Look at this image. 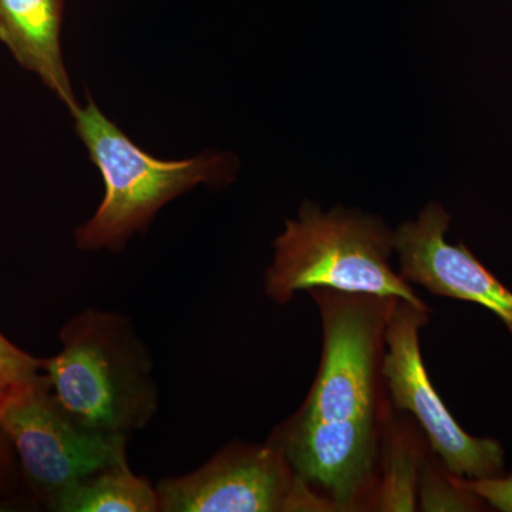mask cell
<instances>
[{"label":"cell","mask_w":512,"mask_h":512,"mask_svg":"<svg viewBox=\"0 0 512 512\" xmlns=\"http://www.w3.org/2000/svg\"><path fill=\"white\" fill-rule=\"evenodd\" d=\"M323 345L298 412L272 431L295 476L328 511L375 507L392 403L382 372L384 332L399 298L318 288Z\"/></svg>","instance_id":"obj_1"},{"label":"cell","mask_w":512,"mask_h":512,"mask_svg":"<svg viewBox=\"0 0 512 512\" xmlns=\"http://www.w3.org/2000/svg\"><path fill=\"white\" fill-rule=\"evenodd\" d=\"M62 349L42 360L50 392L83 429L130 436L157 410L151 359L119 313L89 311L66 323Z\"/></svg>","instance_id":"obj_2"},{"label":"cell","mask_w":512,"mask_h":512,"mask_svg":"<svg viewBox=\"0 0 512 512\" xmlns=\"http://www.w3.org/2000/svg\"><path fill=\"white\" fill-rule=\"evenodd\" d=\"M393 254L394 231L380 218L345 207L323 211L306 201L275 239L265 292L278 305H288L296 293L326 288L427 306L394 271Z\"/></svg>","instance_id":"obj_3"},{"label":"cell","mask_w":512,"mask_h":512,"mask_svg":"<svg viewBox=\"0 0 512 512\" xmlns=\"http://www.w3.org/2000/svg\"><path fill=\"white\" fill-rule=\"evenodd\" d=\"M72 117L106 188L93 217L77 229L80 249H119L167 202L200 184L227 183L232 174L227 154L214 151L178 161L151 156L107 119L90 96Z\"/></svg>","instance_id":"obj_4"},{"label":"cell","mask_w":512,"mask_h":512,"mask_svg":"<svg viewBox=\"0 0 512 512\" xmlns=\"http://www.w3.org/2000/svg\"><path fill=\"white\" fill-rule=\"evenodd\" d=\"M0 427L30 490L49 508L80 478L126 463L128 437L83 429L56 402L46 376L9 390Z\"/></svg>","instance_id":"obj_5"},{"label":"cell","mask_w":512,"mask_h":512,"mask_svg":"<svg viewBox=\"0 0 512 512\" xmlns=\"http://www.w3.org/2000/svg\"><path fill=\"white\" fill-rule=\"evenodd\" d=\"M429 306L396 299L384 332L382 372L393 409L413 414L431 451L453 476L484 478L504 471V448L497 440L463 430L427 375L420 330L429 323Z\"/></svg>","instance_id":"obj_6"},{"label":"cell","mask_w":512,"mask_h":512,"mask_svg":"<svg viewBox=\"0 0 512 512\" xmlns=\"http://www.w3.org/2000/svg\"><path fill=\"white\" fill-rule=\"evenodd\" d=\"M158 511H328L271 443L232 444L194 473L156 488Z\"/></svg>","instance_id":"obj_7"},{"label":"cell","mask_w":512,"mask_h":512,"mask_svg":"<svg viewBox=\"0 0 512 512\" xmlns=\"http://www.w3.org/2000/svg\"><path fill=\"white\" fill-rule=\"evenodd\" d=\"M450 215L439 202H430L416 220L394 231V252L400 275L436 296L477 303L494 313L512 336V291L464 244H448Z\"/></svg>","instance_id":"obj_8"},{"label":"cell","mask_w":512,"mask_h":512,"mask_svg":"<svg viewBox=\"0 0 512 512\" xmlns=\"http://www.w3.org/2000/svg\"><path fill=\"white\" fill-rule=\"evenodd\" d=\"M64 0H0V42L35 73L70 114L79 110L64 67L60 29Z\"/></svg>","instance_id":"obj_9"},{"label":"cell","mask_w":512,"mask_h":512,"mask_svg":"<svg viewBox=\"0 0 512 512\" xmlns=\"http://www.w3.org/2000/svg\"><path fill=\"white\" fill-rule=\"evenodd\" d=\"M50 510L60 512L158 511L156 488L131 473L126 463L80 478L56 498Z\"/></svg>","instance_id":"obj_10"},{"label":"cell","mask_w":512,"mask_h":512,"mask_svg":"<svg viewBox=\"0 0 512 512\" xmlns=\"http://www.w3.org/2000/svg\"><path fill=\"white\" fill-rule=\"evenodd\" d=\"M420 505L423 511H484L487 504L476 495L460 490L444 468L439 471L430 463L420 468Z\"/></svg>","instance_id":"obj_11"},{"label":"cell","mask_w":512,"mask_h":512,"mask_svg":"<svg viewBox=\"0 0 512 512\" xmlns=\"http://www.w3.org/2000/svg\"><path fill=\"white\" fill-rule=\"evenodd\" d=\"M40 370L42 360L23 352L0 333V382L9 387L25 386L42 376Z\"/></svg>","instance_id":"obj_12"},{"label":"cell","mask_w":512,"mask_h":512,"mask_svg":"<svg viewBox=\"0 0 512 512\" xmlns=\"http://www.w3.org/2000/svg\"><path fill=\"white\" fill-rule=\"evenodd\" d=\"M451 483L476 495L483 500L487 507L497 511L512 512V473L508 476L484 477V478H463L450 474Z\"/></svg>","instance_id":"obj_13"},{"label":"cell","mask_w":512,"mask_h":512,"mask_svg":"<svg viewBox=\"0 0 512 512\" xmlns=\"http://www.w3.org/2000/svg\"><path fill=\"white\" fill-rule=\"evenodd\" d=\"M16 453L5 431L0 427V494L8 491L15 484L19 463Z\"/></svg>","instance_id":"obj_14"},{"label":"cell","mask_w":512,"mask_h":512,"mask_svg":"<svg viewBox=\"0 0 512 512\" xmlns=\"http://www.w3.org/2000/svg\"><path fill=\"white\" fill-rule=\"evenodd\" d=\"M10 389H12V387L6 386L5 383L0 382V407H2L3 402H5Z\"/></svg>","instance_id":"obj_15"}]
</instances>
